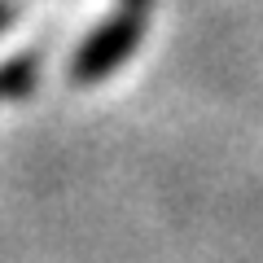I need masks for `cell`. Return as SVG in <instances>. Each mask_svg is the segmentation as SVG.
Listing matches in <instances>:
<instances>
[{"label":"cell","instance_id":"obj_4","mask_svg":"<svg viewBox=\"0 0 263 263\" xmlns=\"http://www.w3.org/2000/svg\"><path fill=\"white\" fill-rule=\"evenodd\" d=\"M123 5H127V9H141V13H145V9L154 5V0H123Z\"/></svg>","mask_w":263,"mask_h":263},{"label":"cell","instance_id":"obj_2","mask_svg":"<svg viewBox=\"0 0 263 263\" xmlns=\"http://www.w3.org/2000/svg\"><path fill=\"white\" fill-rule=\"evenodd\" d=\"M40 66H44L40 53H18V57H9V62H0V101L27 97L31 88L40 84Z\"/></svg>","mask_w":263,"mask_h":263},{"label":"cell","instance_id":"obj_1","mask_svg":"<svg viewBox=\"0 0 263 263\" xmlns=\"http://www.w3.org/2000/svg\"><path fill=\"white\" fill-rule=\"evenodd\" d=\"M145 40V13L141 9H123L114 18H105L92 35L79 44V53L70 57V79L75 84H101L136 53V44Z\"/></svg>","mask_w":263,"mask_h":263},{"label":"cell","instance_id":"obj_3","mask_svg":"<svg viewBox=\"0 0 263 263\" xmlns=\"http://www.w3.org/2000/svg\"><path fill=\"white\" fill-rule=\"evenodd\" d=\"M18 18H22V9H18V5H13V0H0V35H5V31H9Z\"/></svg>","mask_w":263,"mask_h":263}]
</instances>
